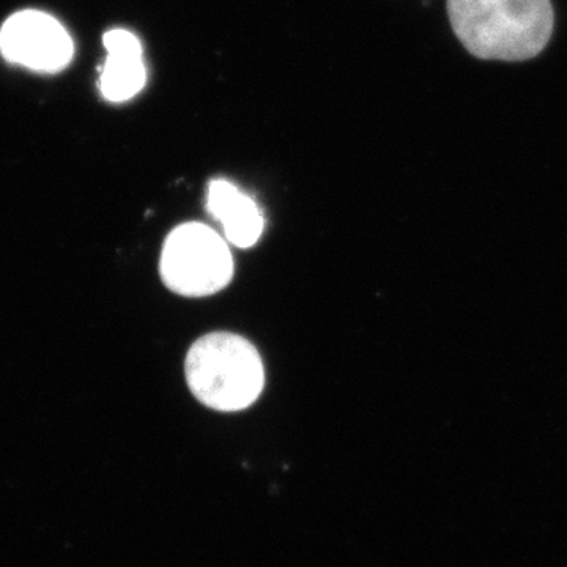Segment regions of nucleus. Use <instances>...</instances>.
Wrapping results in <instances>:
<instances>
[{
    "mask_svg": "<svg viewBox=\"0 0 567 567\" xmlns=\"http://www.w3.org/2000/svg\"><path fill=\"white\" fill-rule=\"evenodd\" d=\"M447 14L465 50L483 61H529L554 33L550 0H447Z\"/></svg>",
    "mask_w": 567,
    "mask_h": 567,
    "instance_id": "f257e3e1",
    "label": "nucleus"
},
{
    "mask_svg": "<svg viewBox=\"0 0 567 567\" xmlns=\"http://www.w3.org/2000/svg\"><path fill=\"white\" fill-rule=\"evenodd\" d=\"M186 382L200 404L218 412H240L262 394L265 371L256 347L218 331L194 342L185 361Z\"/></svg>",
    "mask_w": 567,
    "mask_h": 567,
    "instance_id": "f03ea898",
    "label": "nucleus"
},
{
    "mask_svg": "<svg viewBox=\"0 0 567 567\" xmlns=\"http://www.w3.org/2000/svg\"><path fill=\"white\" fill-rule=\"evenodd\" d=\"M159 274L174 293L208 297L233 281V254L212 227L200 223L182 224L164 241Z\"/></svg>",
    "mask_w": 567,
    "mask_h": 567,
    "instance_id": "7ed1b4c3",
    "label": "nucleus"
},
{
    "mask_svg": "<svg viewBox=\"0 0 567 567\" xmlns=\"http://www.w3.org/2000/svg\"><path fill=\"white\" fill-rule=\"evenodd\" d=\"M0 51L7 61L35 71L54 73L69 65L73 41L65 28L41 11H20L0 31Z\"/></svg>",
    "mask_w": 567,
    "mask_h": 567,
    "instance_id": "20e7f679",
    "label": "nucleus"
},
{
    "mask_svg": "<svg viewBox=\"0 0 567 567\" xmlns=\"http://www.w3.org/2000/svg\"><path fill=\"white\" fill-rule=\"evenodd\" d=\"M207 210L223 226L227 241L248 249L262 237L265 219L251 197L226 181H213L208 186Z\"/></svg>",
    "mask_w": 567,
    "mask_h": 567,
    "instance_id": "39448f33",
    "label": "nucleus"
},
{
    "mask_svg": "<svg viewBox=\"0 0 567 567\" xmlns=\"http://www.w3.org/2000/svg\"><path fill=\"white\" fill-rule=\"evenodd\" d=\"M145 80L147 73L142 58L107 54L100 73L99 87L104 99L121 103L137 95L144 87Z\"/></svg>",
    "mask_w": 567,
    "mask_h": 567,
    "instance_id": "423d86ee",
    "label": "nucleus"
},
{
    "mask_svg": "<svg viewBox=\"0 0 567 567\" xmlns=\"http://www.w3.org/2000/svg\"><path fill=\"white\" fill-rule=\"evenodd\" d=\"M104 48L107 54L112 55H134L142 58L141 41L132 32L123 31V29H114L103 37Z\"/></svg>",
    "mask_w": 567,
    "mask_h": 567,
    "instance_id": "0eeeda50",
    "label": "nucleus"
}]
</instances>
